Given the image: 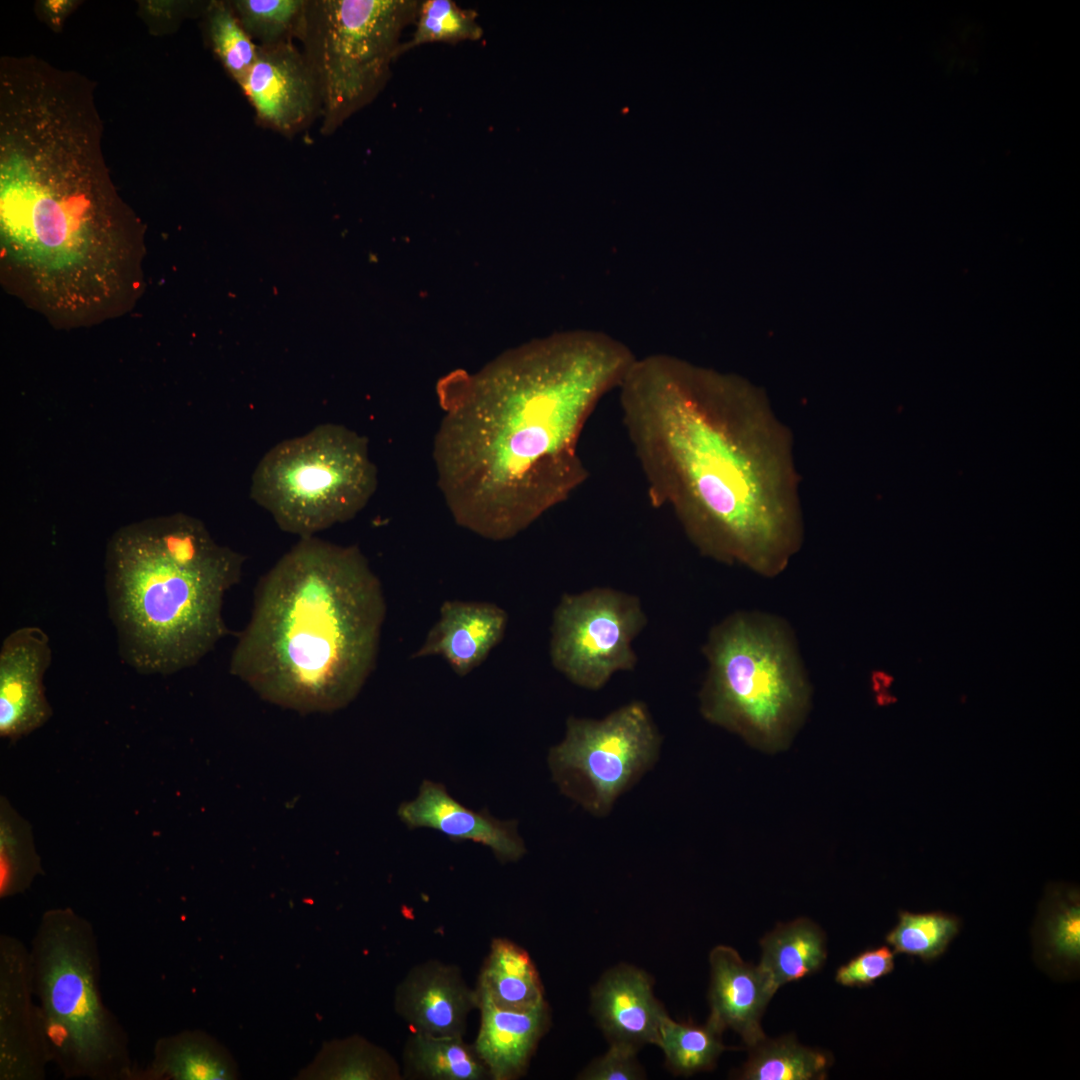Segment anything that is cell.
I'll list each match as a JSON object with an SVG mask.
<instances>
[{
  "label": "cell",
  "mask_w": 1080,
  "mask_h": 1080,
  "mask_svg": "<svg viewBox=\"0 0 1080 1080\" xmlns=\"http://www.w3.org/2000/svg\"><path fill=\"white\" fill-rule=\"evenodd\" d=\"M622 422L656 507L706 557L764 577L803 542L790 430L744 379L668 354L637 358Z\"/></svg>",
  "instance_id": "cell-1"
},
{
  "label": "cell",
  "mask_w": 1080,
  "mask_h": 1080,
  "mask_svg": "<svg viewBox=\"0 0 1080 1080\" xmlns=\"http://www.w3.org/2000/svg\"><path fill=\"white\" fill-rule=\"evenodd\" d=\"M636 356L574 330L527 344L441 399L438 488L455 523L492 541L517 536L588 478L581 433Z\"/></svg>",
  "instance_id": "cell-2"
},
{
  "label": "cell",
  "mask_w": 1080,
  "mask_h": 1080,
  "mask_svg": "<svg viewBox=\"0 0 1080 1080\" xmlns=\"http://www.w3.org/2000/svg\"><path fill=\"white\" fill-rule=\"evenodd\" d=\"M386 610L358 546L300 537L260 577L229 672L277 706L340 710L375 669Z\"/></svg>",
  "instance_id": "cell-3"
},
{
  "label": "cell",
  "mask_w": 1080,
  "mask_h": 1080,
  "mask_svg": "<svg viewBox=\"0 0 1080 1080\" xmlns=\"http://www.w3.org/2000/svg\"><path fill=\"white\" fill-rule=\"evenodd\" d=\"M244 561L183 513L118 529L107 544L105 590L122 661L163 676L198 664L227 634L224 597Z\"/></svg>",
  "instance_id": "cell-4"
},
{
  "label": "cell",
  "mask_w": 1080,
  "mask_h": 1080,
  "mask_svg": "<svg viewBox=\"0 0 1080 1080\" xmlns=\"http://www.w3.org/2000/svg\"><path fill=\"white\" fill-rule=\"evenodd\" d=\"M700 694L706 720L767 752L790 743L810 706V684L786 622L736 612L717 624L704 647Z\"/></svg>",
  "instance_id": "cell-5"
},
{
  "label": "cell",
  "mask_w": 1080,
  "mask_h": 1080,
  "mask_svg": "<svg viewBox=\"0 0 1080 1080\" xmlns=\"http://www.w3.org/2000/svg\"><path fill=\"white\" fill-rule=\"evenodd\" d=\"M34 994L50 1063L65 1079L131 1080L128 1038L103 1003L90 921L70 907L46 910L32 939Z\"/></svg>",
  "instance_id": "cell-6"
},
{
  "label": "cell",
  "mask_w": 1080,
  "mask_h": 1080,
  "mask_svg": "<svg viewBox=\"0 0 1080 1080\" xmlns=\"http://www.w3.org/2000/svg\"><path fill=\"white\" fill-rule=\"evenodd\" d=\"M377 474L366 437L323 423L272 447L252 474L250 495L282 531L315 536L353 519L374 495Z\"/></svg>",
  "instance_id": "cell-7"
},
{
  "label": "cell",
  "mask_w": 1080,
  "mask_h": 1080,
  "mask_svg": "<svg viewBox=\"0 0 1080 1080\" xmlns=\"http://www.w3.org/2000/svg\"><path fill=\"white\" fill-rule=\"evenodd\" d=\"M414 0H310L300 38L322 97L323 134L333 133L381 91L399 55Z\"/></svg>",
  "instance_id": "cell-8"
},
{
  "label": "cell",
  "mask_w": 1080,
  "mask_h": 1080,
  "mask_svg": "<svg viewBox=\"0 0 1080 1080\" xmlns=\"http://www.w3.org/2000/svg\"><path fill=\"white\" fill-rule=\"evenodd\" d=\"M659 745L646 707L633 702L601 720L569 718L548 764L564 795L603 815L655 762Z\"/></svg>",
  "instance_id": "cell-9"
},
{
  "label": "cell",
  "mask_w": 1080,
  "mask_h": 1080,
  "mask_svg": "<svg viewBox=\"0 0 1080 1080\" xmlns=\"http://www.w3.org/2000/svg\"><path fill=\"white\" fill-rule=\"evenodd\" d=\"M647 622L640 600L611 588L564 594L551 623L550 659L572 683L590 690L632 670V642Z\"/></svg>",
  "instance_id": "cell-10"
},
{
  "label": "cell",
  "mask_w": 1080,
  "mask_h": 1080,
  "mask_svg": "<svg viewBox=\"0 0 1080 1080\" xmlns=\"http://www.w3.org/2000/svg\"><path fill=\"white\" fill-rule=\"evenodd\" d=\"M30 949L0 935V1080H44L50 1063L33 1001Z\"/></svg>",
  "instance_id": "cell-11"
},
{
  "label": "cell",
  "mask_w": 1080,
  "mask_h": 1080,
  "mask_svg": "<svg viewBox=\"0 0 1080 1080\" xmlns=\"http://www.w3.org/2000/svg\"><path fill=\"white\" fill-rule=\"evenodd\" d=\"M263 126L285 135L307 127L322 114L317 78L293 42L259 46L241 87Z\"/></svg>",
  "instance_id": "cell-12"
},
{
  "label": "cell",
  "mask_w": 1080,
  "mask_h": 1080,
  "mask_svg": "<svg viewBox=\"0 0 1080 1080\" xmlns=\"http://www.w3.org/2000/svg\"><path fill=\"white\" fill-rule=\"evenodd\" d=\"M52 661L47 634L37 626L9 633L0 649V736L15 741L52 716L44 675Z\"/></svg>",
  "instance_id": "cell-13"
},
{
  "label": "cell",
  "mask_w": 1080,
  "mask_h": 1080,
  "mask_svg": "<svg viewBox=\"0 0 1080 1080\" xmlns=\"http://www.w3.org/2000/svg\"><path fill=\"white\" fill-rule=\"evenodd\" d=\"M476 988L460 968L437 959L414 965L398 984L394 1007L411 1031L465 1036L469 1014L477 1009Z\"/></svg>",
  "instance_id": "cell-14"
},
{
  "label": "cell",
  "mask_w": 1080,
  "mask_h": 1080,
  "mask_svg": "<svg viewBox=\"0 0 1080 1080\" xmlns=\"http://www.w3.org/2000/svg\"><path fill=\"white\" fill-rule=\"evenodd\" d=\"M397 813L409 829L430 828L455 843L481 844L501 863L518 861L526 852L517 820L497 819L486 808H468L453 798L442 783L424 780L417 797L401 803Z\"/></svg>",
  "instance_id": "cell-15"
},
{
  "label": "cell",
  "mask_w": 1080,
  "mask_h": 1080,
  "mask_svg": "<svg viewBox=\"0 0 1080 1080\" xmlns=\"http://www.w3.org/2000/svg\"><path fill=\"white\" fill-rule=\"evenodd\" d=\"M507 612L487 601L446 600L439 617L412 658L438 656L464 677L479 667L503 640Z\"/></svg>",
  "instance_id": "cell-16"
},
{
  "label": "cell",
  "mask_w": 1080,
  "mask_h": 1080,
  "mask_svg": "<svg viewBox=\"0 0 1080 1080\" xmlns=\"http://www.w3.org/2000/svg\"><path fill=\"white\" fill-rule=\"evenodd\" d=\"M711 982L708 1023L720 1032L730 1028L748 1047L766 1038L761 1018L776 993L767 975L757 965L746 963L729 946L719 945L709 955Z\"/></svg>",
  "instance_id": "cell-17"
},
{
  "label": "cell",
  "mask_w": 1080,
  "mask_h": 1080,
  "mask_svg": "<svg viewBox=\"0 0 1080 1080\" xmlns=\"http://www.w3.org/2000/svg\"><path fill=\"white\" fill-rule=\"evenodd\" d=\"M592 1012L610 1043L638 1049L656 1043L667 1015L655 998L649 975L634 966L607 971L591 995Z\"/></svg>",
  "instance_id": "cell-18"
},
{
  "label": "cell",
  "mask_w": 1080,
  "mask_h": 1080,
  "mask_svg": "<svg viewBox=\"0 0 1080 1080\" xmlns=\"http://www.w3.org/2000/svg\"><path fill=\"white\" fill-rule=\"evenodd\" d=\"M480 1012L473 1043L490 1079L513 1080L525 1073L550 1023L546 1001L529 1009H508L476 990Z\"/></svg>",
  "instance_id": "cell-19"
},
{
  "label": "cell",
  "mask_w": 1080,
  "mask_h": 1080,
  "mask_svg": "<svg viewBox=\"0 0 1080 1080\" xmlns=\"http://www.w3.org/2000/svg\"><path fill=\"white\" fill-rule=\"evenodd\" d=\"M238 1067L229 1051L201 1030L159 1038L150 1063L135 1068L131 1080H233Z\"/></svg>",
  "instance_id": "cell-20"
},
{
  "label": "cell",
  "mask_w": 1080,
  "mask_h": 1080,
  "mask_svg": "<svg viewBox=\"0 0 1080 1080\" xmlns=\"http://www.w3.org/2000/svg\"><path fill=\"white\" fill-rule=\"evenodd\" d=\"M475 988L508 1009H529L545 1001L544 987L528 952L506 938L492 939Z\"/></svg>",
  "instance_id": "cell-21"
},
{
  "label": "cell",
  "mask_w": 1080,
  "mask_h": 1080,
  "mask_svg": "<svg viewBox=\"0 0 1080 1080\" xmlns=\"http://www.w3.org/2000/svg\"><path fill=\"white\" fill-rule=\"evenodd\" d=\"M760 945L762 956L758 966L776 990L817 972L827 958L825 933L807 918L777 925Z\"/></svg>",
  "instance_id": "cell-22"
},
{
  "label": "cell",
  "mask_w": 1080,
  "mask_h": 1080,
  "mask_svg": "<svg viewBox=\"0 0 1080 1080\" xmlns=\"http://www.w3.org/2000/svg\"><path fill=\"white\" fill-rule=\"evenodd\" d=\"M403 1076L423 1080H484L488 1070L464 1036L412 1031L403 1050Z\"/></svg>",
  "instance_id": "cell-23"
},
{
  "label": "cell",
  "mask_w": 1080,
  "mask_h": 1080,
  "mask_svg": "<svg viewBox=\"0 0 1080 1080\" xmlns=\"http://www.w3.org/2000/svg\"><path fill=\"white\" fill-rule=\"evenodd\" d=\"M403 1074L393 1056L362 1036L327 1042L304 1068L300 1079L399 1080Z\"/></svg>",
  "instance_id": "cell-24"
},
{
  "label": "cell",
  "mask_w": 1080,
  "mask_h": 1080,
  "mask_svg": "<svg viewBox=\"0 0 1080 1080\" xmlns=\"http://www.w3.org/2000/svg\"><path fill=\"white\" fill-rule=\"evenodd\" d=\"M750 1049L739 1079L821 1080L832 1063L826 1052L803 1046L793 1036L766 1037Z\"/></svg>",
  "instance_id": "cell-25"
},
{
  "label": "cell",
  "mask_w": 1080,
  "mask_h": 1080,
  "mask_svg": "<svg viewBox=\"0 0 1080 1080\" xmlns=\"http://www.w3.org/2000/svg\"><path fill=\"white\" fill-rule=\"evenodd\" d=\"M44 873L31 826L0 798V898L25 892Z\"/></svg>",
  "instance_id": "cell-26"
},
{
  "label": "cell",
  "mask_w": 1080,
  "mask_h": 1080,
  "mask_svg": "<svg viewBox=\"0 0 1080 1080\" xmlns=\"http://www.w3.org/2000/svg\"><path fill=\"white\" fill-rule=\"evenodd\" d=\"M1037 930V942L1047 960L1079 964L1080 899L1073 886L1052 885L1047 890Z\"/></svg>",
  "instance_id": "cell-27"
},
{
  "label": "cell",
  "mask_w": 1080,
  "mask_h": 1080,
  "mask_svg": "<svg viewBox=\"0 0 1080 1080\" xmlns=\"http://www.w3.org/2000/svg\"><path fill=\"white\" fill-rule=\"evenodd\" d=\"M721 1034L708 1022L703 1026L679 1023L667 1014L655 1045L662 1050L671 1071L690 1075L711 1069L720 1054L728 1049L722 1043Z\"/></svg>",
  "instance_id": "cell-28"
},
{
  "label": "cell",
  "mask_w": 1080,
  "mask_h": 1080,
  "mask_svg": "<svg viewBox=\"0 0 1080 1080\" xmlns=\"http://www.w3.org/2000/svg\"><path fill=\"white\" fill-rule=\"evenodd\" d=\"M307 0H235L229 2L240 24L259 46L300 40Z\"/></svg>",
  "instance_id": "cell-29"
},
{
  "label": "cell",
  "mask_w": 1080,
  "mask_h": 1080,
  "mask_svg": "<svg viewBox=\"0 0 1080 1080\" xmlns=\"http://www.w3.org/2000/svg\"><path fill=\"white\" fill-rule=\"evenodd\" d=\"M898 923L886 935L894 953L919 957L925 962L941 956L958 934V917L942 911L912 913L899 911Z\"/></svg>",
  "instance_id": "cell-30"
},
{
  "label": "cell",
  "mask_w": 1080,
  "mask_h": 1080,
  "mask_svg": "<svg viewBox=\"0 0 1080 1080\" xmlns=\"http://www.w3.org/2000/svg\"><path fill=\"white\" fill-rule=\"evenodd\" d=\"M416 30L401 44L399 54L426 43L476 41L483 35L477 13L463 9L451 0H427L419 4Z\"/></svg>",
  "instance_id": "cell-31"
},
{
  "label": "cell",
  "mask_w": 1080,
  "mask_h": 1080,
  "mask_svg": "<svg viewBox=\"0 0 1080 1080\" xmlns=\"http://www.w3.org/2000/svg\"><path fill=\"white\" fill-rule=\"evenodd\" d=\"M208 28L214 52L242 87L256 61L258 45L246 33L229 2L210 5Z\"/></svg>",
  "instance_id": "cell-32"
},
{
  "label": "cell",
  "mask_w": 1080,
  "mask_h": 1080,
  "mask_svg": "<svg viewBox=\"0 0 1080 1080\" xmlns=\"http://www.w3.org/2000/svg\"><path fill=\"white\" fill-rule=\"evenodd\" d=\"M894 954L887 946L866 949L840 966L835 980L846 987L870 986L894 970Z\"/></svg>",
  "instance_id": "cell-33"
},
{
  "label": "cell",
  "mask_w": 1080,
  "mask_h": 1080,
  "mask_svg": "<svg viewBox=\"0 0 1080 1080\" xmlns=\"http://www.w3.org/2000/svg\"><path fill=\"white\" fill-rule=\"evenodd\" d=\"M637 1050L611 1043L609 1050L578 1075L581 1080H639L645 1074L636 1059Z\"/></svg>",
  "instance_id": "cell-34"
}]
</instances>
